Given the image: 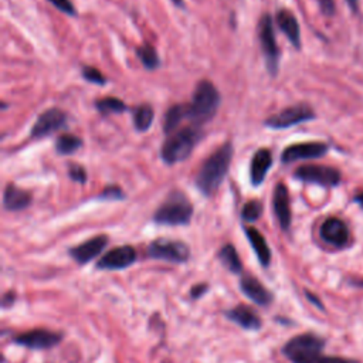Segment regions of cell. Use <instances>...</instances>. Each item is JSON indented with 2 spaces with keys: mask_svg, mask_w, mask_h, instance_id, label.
Returning a JSON list of instances; mask_svg holds the SVG:
<instances>
[{
  "mask_svg": "<svg viewBox=\"0 0 363 363\" xmlns=\"http://www.w3.org/2000/svg\"><path fill=\"white\" fill-rule=\"evenodd\" d=\"M325 340L315 333L293 336L284 346L282 355L291 363H359L352 359L324 355Z\"/></svg>",
  "mask_w": 363,
  "mask_h": 363,
  "instance_id": "cell-1",
  "label": "cell"
},
{
  "mask_svg": "<svg viewBox=\"0 0 363 363\" xmlns=\"http://www.w3.org/2000/svg\"><path fill=\"white\" fill-rule=\"evenodd\" d=\"M233 152V145L226 142L202 163L195 180L202 195L211 196L219 189L230 169Z\"/></svg>",
  "mask_w": 363,
  "mask_h": 363,
  "instance_id": "cell-2",
  "label": "cell"
},
{
  "mask_svg": "<svg viewBox=\"0 0 363 363\" xmlns=\"http://www.w3.org/2000/svg\"><path fill=\"white\" fill-rule=\"evenodd\" d=\"M220 100V92L211 81H200L193 92L191 103L187 104V118L193 125L202 127L217 114Z\"/></svg>",
  "mask_w": 363,
  "mask_h": 363,
  "instance_id": "cell-3",
  "label": "cell"
},
{
  "mask_svg": "<svg viewBox=\"0 0 363 363\" xmlns=\"http://www.w3.org/2000/svg\"><path fill=\"white\" fill-rule=\"evenodd\" d=\"M193 205L180 190H172L156 209L154 222L160 226H187L193 217Z\"/></svg>",
  "mask_w": 363,
  "mask_h": 363,
  "instance_id": "cell-4",
  "label": "cell"
},
{
  "mask_svg": "<svg viewBox=\"0 0 363 363\" xmlns=\"http://www.w3.org/2000/svg\"><path fill=\"white\" fill-rule=\"evenodd\" d=\"M202 139L200 127L191 125L183 129H179L169 135L163 147L160 149V156L165 163L175 165L179 162L186 160L193 149L196 148V145Z\"/></svg>",
  "mask_w": 363,
  "mask_h": 363,
  "instance_id": "cell-5",
  "label": "cell"
},
{
  "mask_svg": "<svg viewBox=\"0 0 363 363\" xmlns=\"http://www.w3.org/2000/svg\"><path fill=\"white\" fill-rule=\"evenodd\" d=\"M147 254L152 260L166 261L172 264H185L190 260V247L179 240L171 238H156L151 241Z\"/></svg>",
  "mask_w": 363,
  "mask_h": 363,
  "instance_id": "cell-6",
  "label": "cell"
},
{
  "mask_svg": "<svg viewBox=\"0 0 363 363\" xmlns=\"http://www.w3.org/2000/svg\"><path fill=\"white\" fill-rule=\"evenodd\" d=\"M258 39L262 48V54L265 61H267V68L271 76H276L278 72L280 65V48L276 41L273 17L265 13L258 21Z\"/></svg>",
  "mask_w": 363,
  "mask_h": 363,
  "instance_id": "cell-7",
  "label": "cell"
},
{
  "mask_svg": "<svg viewBox=\"0 0 363 363\" xmlns=\"http://www.w3.org/2000/svg\"><path fill=\"white\" fill-rule=\"evenodd\" d=\"M64 335L61 332L37 328L28 332L17 333L12 338L13 344L24 346L30 351H48L61 344Z\"/></svg>",
  "mask_w": 363,
  "mask_h": 363,
  "instance_id": "cell-8",
  "label": "cell"
},
{
  "mask_svg": "<svg viewBox=\"0 0 363 363\" xmlns=\"http://www.w3.org/2000/svg\"><path fill=\"white\" fill-rule=\"evenodd\" d=\"M313 118H315V112L312 111L309 105L298 104V105L288 107L280 111L278 114L269 116L265 119L264 125L273 129H285L302 123H308V121H312Z\"/></svg>",
  "mask_w": 363,
  "mask_h": 363,
  "instance_id": "cell-9",
  "label": "cell"
},
{
  "mask_svg": "<svg viewBox=\"0 0 363 363\" xmlns=\"http://www.w3.org/2000/svg\"><path fill=\"white\" fill-rule=\"evenodd\" d=\"M294 178L307 183H315L324 187H335L341 183V172L335 167L324 165H304L294 172Z\"/></svg>",
  "mask_w": 363,
  "mask_h": 363,
  "instance_id": "cell-10",
  "label": "cell"
},
{
  "mask_svg": "<svg viewBox=\"0 0 363 363\" xmlns=\"http://www.w3.org/2000/svg\"><path fill=\"white\" fill-rule=\"evenodd\" d=\"M138 254L135 247L127 246H118L110 251H107L98 261H96V270L101 271H121L129 269L131 265L136 262Z\"/></svg>",
  "mask_w": 363,
  "mask_h": 363,
  "instance_id": "cell-11",
  "label": "cell"
},
{
  "mask_svg": "<svg viewBox=\"0 0 363 363\" xmlns=\"http://www.w3.org/2000/svg\"><path fill=\"white\" fill-rule=\"evenodd\" d=\"M240 289L250 301L256 305L267 308L274 301V294L265 287L257 277L250 273H243L240 276Z\"/></svg>",
  "mask_w": 363,
  "mask_h": 363,
  "instance_id": "cell-12",
  "label": "cell"
},
{
  "mask_svg": "<svg viewBox=\"0 0 363 363\" xmlns=\"http://www.w3.org/2000/svg\"><path fill=\"white\" fill-rule=\"evenodd\" d=\"M108 243L110 237L107 234H98L85 240L81 245L71 247L68 250V254L77 264L85 265L98 257L107 249Z\"/></svg>",
  "mask_w": 363,
  "mask_h": 363,
  "instance_id": "cell-13",
  "label": "cell"
},
{
  "mask_svg": "<svg viewBox=\"0 0 363 363\" xmlns=\"http://www.w3.org/2000/svg\"><path fill=\"white\" fill-rule=\"evenodd\" d=\"M329 147L324 142H305L289 145L281 155L282 163H293L302 159H317L326 155Z\"/></svg>",
  "mask_w": 363,
  "mask_h": 363,
  "instance_id": "cell-14",
  "label": "cell"
},
{
  "mask_svg": "<svg viewBox=\"0 0 363 363\" xmlns=\"http://www.w3.org/2000/svg\"><path fill=\"white\" fill-rule=\"evenodd\" d=\"M67 125V114L59 108H50L43 112L32 128V136L36 139L57 132Z\"/></svg>",
  "mask_w": 363,
  "mask_h": 363,
  "instance_id": "cell-15",
  "label": "cell"
},
{
  "mask_svg": "<svg viewBox=\"0 0 363 363\" xmlns=\"http://www.w3.org/2000/svg\"><path fill=\"white\" fill-rule=\"evenodd\" d=\"M320 236L325 241V243L336 247V249H344L349 243V229L338 217H329L326 219L321 229H320Z\"/></svg>",
  "mask_w": 363,
  "mask_h": 363,
  "instance_id": "cell-16",
  "label": "cell"
},
{
  "mask_svg": "<svg viewBox=\"0 0 363 363\" xmlns=\"http://www.w3.org/2000/svg\"><path fill=\"white\" fill-rule=\"evenodd\" d=\"M225 317L238 325L240 328H243L245 331H260L262 328V321L257 311L246 304L236 305L227 311H225Z\"/></svg>",
  "mask_w": 363,
  "mask_h": 363,
  "instance_id": "cell-17",
  "label": "cell"
},
{
  "mask_svg": "<svg viewBox=\"0 0 363 363\" xmlns=\"http://www.w3.org/2000/svg\"><path fill=\"white\" fill-rule=\"evenodd\" d=\"M273 207L281 229L284 231H288L289 227H291L293 216H291V205H289V193L284 183H278L274 189Z\"/></svg>",
  "mask_w": 363,
  "mask_h": 363,
  "instance_id": "cell-18",
  "label": "cell"
},
{
  "mask_svg": "<svg viewBox=\"0 0 363 363\" xmlns=\"http://www.w3.org/2000/svg\"><path fill=\"white\" fill-rule=\"evenodd\" d=\"M245 233H246V237L249 240L250 246L253 247V250L258 258V262H260L261 267L269 269L270 264H271L273 256H271V250L269 247L267 240H265V237L256 227H251V226H246Z\"/></svg>",
  "mask_w": 363,
  "mask_h": 363,
  "instance_id": "cell-19",
  "label": "cell"
},
{
  "mask_svg": "<svg viewBox=\"0 0 363 363\" xmlns=\"http://www.w3.org/2000/svg\"><path fill=\"white\" fill-rule=\"evenodd\" d=\"M33 202L29 191L20 189L19 186L9 183L3 193V206L9 211H20L28 209Z\"/></svg>",
  "mask_w": 363,
  "mask_h": 363,
  "instance_id": "cell-20",
  "label": "cell"
},
{
  "mask_svg": "<svg viewBox=\"0 0 363 363\" xmlns=\"http://www.w3.org/2000/svg\"><path fill=\"white\" fill-rule=\"evenodd\" d=\"M273 165V155L269 149H258L253 159H251V169H250V179L253 186H260L265 176H267L270 167Z\"/></svg>",
  "mask_w": 363,
  "mask_h": 363,
  "instance_id": "cell-21",
  "label": "cell"
},
{
  "mask_svg": "<svg viewBox=\"0 0 363 363\" xmlns=\"http://www.w3.org/2000/svg\"><path fill=\"white\" fill-rule=\"evenodd\" d=\"M277 24L281 32L291 41L295 48H301V30L297 17L287 9H281L277 13Z\"/></svg>",
  "mask_w": 363,
  "mask_h": 363,
  "instance_id": "cell-22",
  "label": "cell"
},
{
  "mask_svg": "<svg viewBox=\"0 0 363 363\" xmlns=\"http://www.w3.org/2000/svg\"><path fill=\"white\" fill-rule=\"evenodd\" d=\"M217 258H219V261L222 262L223 267L230 271L231 274H236V276H241L245 273V265H243V261H241L236 247L230 243L225 245L219 253H217Z\"/></svg>",
  "mask_w": 363,
  "mask_h": 363,
  "instance_id": "cell-23",
  "label": "cell"
},
{
  "mask_svg": "<svg viewBox=\"0 0 363 363\" xmlns=\"http://www.w3.org/2000/svg\"><path fill=\"white\" fill-rule=\"evenodd\" d=\"M185 118H187V104H176L169 108L163 123V129L166 135H172L174 132H176L178 127L182 124Z\"/></svg>",
  "mask_w": 363,
  "mask_h": 363,
  "instance_id": "cell-24",
  "label": "cell"
},
{
  "mask_svg": "<svg viewBox=\"0 0 363 363\" xmlns=\"http://www.w3.org/2000/svg\"><path fill=\"white\" fill-rule=\"evenodd\" d=\"M155 112L151 105H139L134 110V127L139 132L148 131L152 127Z\"/></svg>",
  "mask_w": 363,
  "mask_h": 363,
  "instance_id": "cell-25",
  "label": "cell"
},
{
  "mask_svg": "<svg viewBox=\"0 0 363 363\" xmlns=\"http://www.w3.org/2000/svg\"><path fill=\"white\" fill-rule=\"evenodd\" d=\"M136 56L147 70H156L160 65V59L155 50V47L149 43H145L136 48Z\"/></svg>",
  "mask_w": 363,
  "mask_h": 363,
  "instance_id": "cell-26",
  "label": "cell"
},
{
  "mask_svg": "<svg viewBox=\"0 0 363 363\" xmlns=\"http://www.w3.org/2000/svg\"><path fill=\"white\" fill-rule=\"evenodd\" d=\"M81 147H83V141L72 134H64L59 136L56 142V151L59 155H72Z\"/></svg>",
  "mask_w": 363,
  "mask_h": 363,
  "instance_id": "cell-27",
  "label": "cell"
},
{
  "mask_svg": "<svg viewBox=\"0 0 363 363\" xmlns=\"http://www.w3.org/2000/svg\"><path fill=\"white\" fill-rule=\"evenodd\" d=\"M95 108L98 112L108 115V114H123L127 111V105L124 101H121L116 96H105L95 101Z\"/></svg>",
  "mask_w": 363,
  "mask_h": 363,
  "instance_id": "cell-28",
  "label": "cell"
},
{
  "mask_svg": "<svg viewBox=\"0 0 363 363\" xmlns=\"http://www.w3.org/2000/svg\"><path fill=\"white\" fill-rule=\"evenodd\" d=\"M262 214V203L260 200H250L241 210V219L247 223L257 222Z\"/></svg>",
  "mask_w": 363,
  "mask_h": 363,
  "instance_id": "cell-29",
  "label": "cell"
},
{
  "mask_svg": "<svg viewBox=\"0 0 363 363\" xmlns=\"http://www.w3.org/2000/svg\"><path fill=\"white\" fill-rule=\"evenodd\" d=\"M83 77L96 85H105L107 84V79L104 77L103 72L100 70H96L95 67L91 65H84L83 67Z\"/></svg>",
  "mask_w": 363,
  "mask_h": 363,
  "instance_id": "cell-30",
  "label": "cell"
},
{
  "mask_svg": "<svg viewBox=\"0 0 363 363\" xmlns=\"http://www.w3.org/2000/svg\"><path fill=\"white\" fill-rule=\"evenodd\" d=\"M68 176H70L71 180L84 185L87 182L85 167H83L81 165H77V163H70V166H68Z\"/></svg>",
  "mask_w": 363,
  "mask_h": 363,
  "instance_id": "cell-31",
  "label": "cell"
},
{
  "mask_svg": "<svg viewBox=\"0 0 363 363\" xmlns=\"http://www.w3.org/2000/svg\"><path fill=\"white\" fill-rule=\"evenodd\" d=\"M100 199H103V200H124L125 193L119 186H107L100 195Z\"/></svg>",
  "mask_w": 363,
  "mask_h": 363,
  "instance_id": "cell-32",
  "label": "cell"
},
{
  "mask_svg": "<svg viewBox=\"0 0 363 363\" xmlns=\"http://www.w3.org/2000/svg\"><path fill=\"white\" fill-rule=\"evenodd\" d=\"M56 9H59L60 12L68 14V16H77V10L74 8V5H72L71 0H48Z\"/></svg>",
  "mask_w": 363,
  "mask_h": 363,
  "instance_id": "cell-33",
  "label": "cell"
},
{
  "mask_svg": "<svg viewBox=\"0 0 363 363\" xmlns=\"http://www.w3.org/2000/svg\"><path fill=\"white\" fill-rule=\"evenodd\" d=\"M209 284L207 282H199V284H195L191 288H190V298L191 300H200L202 297H205L209 291Z\"/></svg>",
  "mask_w": 363,
  "mask_h": 363,
  "instance_id": "cell-34",
  "label": "cell"
},
{
  "mask_svg": "<svg viewBox=\"0 0 363 363\" xmlns=\"http://www.w3.org/2000/svg\"><path fill=\"white\" fill-rule=\"evenodd\" d=\"M318 3L321 8V12L325 16H328V17L333 16V13H335V2L333 0H318Z\"/></svg>",
  "mask_w": 363,
  "mask_h": 363,
  "instance_id": "cell-35",
  "label": "cell"
},
{
  "mask_svg": "<svg viewBox=\"0 0 363 363\" xmlns=\"http://www.w3.org/2000/svg\"><path fill=\"white\" fill-rule=\"evenodd\" d=\"M16 302V293L14 291H8L3 298H2V307L3 308H10Z\"/></svg>",
  "mask_w": 363,
  "mask_h": 363,
  "instance_id": "cell-36",
  "label": "cell"
},
{
  "mask_svg": "<svg viewBox=\"0 0 363 363\" xmlns=\"http://www.w3.org/2000/svg\"><path fill=\"white\" fill-rule=\"evenodd\" d=\"M305 295H307V298L311 301V302H313V304H315L318 308H322V304H321V301L315 297V295H313V294H311L309 291H305Z\"/></svg>",
  "mask_w": 363,
  "mask_h": 363,
  "instance_id": "cell-37",
  "label": "cell"
},
{
  "mask_svg": "<svg viewBox=\"0 0 363 363\" xmlns=\"http://www.w3.org/2000/svg\"><path fill=\"white\" fill-rule=\"evenodd\" d=\"M346 3L349 5V8L353 13L359 12V0H346Z\"/></svg>",
  "mask_w": 363,
  "mask_h": 363,
  "instance_id": "cell-38",
  "label": "cell"
},
{
  "mask_svg": "<svg viewBox=\"0 0 363 363\" xmlns=\"http://www.w3.org/2000/svg\"><path fill=\"white\" fill-rule=\"evenodd\" d=\"M355 202L363 209V191L362 193H359V195L355 198Z\"/></svg>",
  "mask_w": 363,
  "mask_h": 363,
  "instance_id": "cell-39",
  "label": "cell"
},
{
  "mask_svg": "<svg viewBox=\"0 0 363 363\" xmlns=\"http://www.w3.org/2000/svg\"><path fill=\"white\" fill-rule=\"evenodd\" d=\"M174 5L179 9H185V0H172Z\"/></svg>",
  "mask_w": 363,
  "mask_h": 363,
  "instance_id": "cell-40",
  "label": "cell"
}]
</instances>
